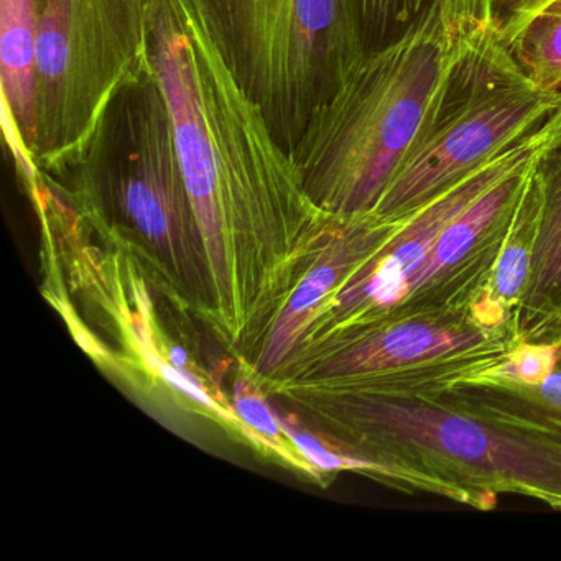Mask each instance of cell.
I'll return each instance as SVG.
<instances>
[{"mask_svg":"<svg viewBox=\"0 0 561 561\" xmlns=\"http://www.w3.org/2000/svg\"><path fill=\"white\" fill-rule=\"evenodd\" d=\"M149 55L208 255L209 331L252 367L343 219L308 195L226 61L202 0H150Z\"/></svg>","mask_w":561,"mask_h":561,"instance_id":"1","label":"cell"},{"mask_svg":"<svg viewBox=\"0 0 561 561\" xmlns=\"http://www.w3.org/2000/svg\"><path fill=\"white\" fill-rule=\"evenodd\" d=\"M324 438L468 492L478 511L499 494L561 511V410L530 387L461 382L430 396L288 390Z\"/></svg>","mask_w":561,"mask_h":561,"instance_id":"2","label":"cell"},{"mask_svg":"<svg viewBox=\"0 0 561 561\" xmlns=\"http://www.w3.org/2000/svg\"><path fill=\"white\" fill-rule=\"evenodd\" d=\"M55 180L93 231L209 330L208 255L152 61L117 91L80 159Z\"/></svg>","mask_w":561,"mask_h":561,"instance_id":"3","label":"cell"},{"mask_svg":"<svg viewBox=\"0 0 561 561\" xmlns=\"http://www.w3.org/2000/svg\"><path fill=\"white\" fill-rule=\"evenodd\" d=\"M462 48L433 2L402 37L356 61L291 153L321 209L341 219L373 215Z\"/></svg>","mask_w":561,"mask_h":561,"instance_id":"4","label":"cell"},{"mask_svg":"<svg viewBox=\"0 0 561 561\" xmlns=\"http://www.w3.org/2000/svg\"><path fill=\"white\" fill-rule=\"evenodd\" d=\"M226 61L294 153L366 54L351 0H202Z\"/></svg>","mask_w":561,"mask_h":561,"instance_id":"5","label":"cell"},{"mask_svg":"<svg viewBox=\"0 0 561 561\" xmlns=\"http://www.w3.org/2000/svg\"><path fill=\"white\" fill-rule=\"evenodd\" d=\"M561 94L535 87L494 28L462 48L373 215H412L537 130Z\"/></svg>","mask_w":561,"mask_h":561,"instance_id":"6","label":"cell"},{"mask_svg":"<svg viewBox=\"0 0 561 561\" xmlns=\"http://www.w3.org/2000/svg\"><path fill=\"white\" fill-rule=\"evenodd\" d=\"M150 0H41L34 162L64 175L117 91L146 70Z\"/></svg>","mask_w":561,"mask_h":561,"instance_id":"7","label":"cell"},{"mask_svg":"<svg viewBox=\"0 0 561 561\" xmlns=\"http://www.w3.org/2000/svg\"><path fill=\"white\" fill-rule=\"evenodd\" d=\"M520 334L478 308L379 321L341 337L290 379L267 383L288 390L416 397L443 392L504 359Z\"/></svg>","mask_w":561,"mask_h":561,"instance_id":"8","label":"cell"},{"mask_svg":"<svg viewBox=\"0 0 561 561\" xmlns=\"http://www.w3.org/2000/svg\"><path fill=\"white\" fill-rule=\"evenodd\" d=\"M548 146L550 136L541 124L530 136L412 213L399 232L314 313L294 353L272 380L295 376L341 337L383 320L405 297L410 280L443 231L495 183L530 163Z\"/></svg>","mask_w":561,"mask_h":561,"instance_id":"9","label":"cell"},{"mask_svg":"<svg viewBox=\"0 0 561 561\" xmlns=\"http://www.w3.org/2000/svg\"><path fill=\"white\" fill-rule=\"evenodd\" d=\"M535 160L495 183L443 231L405 297L383 320L474 307L491 282Z\"/></svg>","mask_w":561,"mask_h":561,"instance_id":"10","label":"cell"},{"mask_svg":"<svg viewBox=\"0 0 561 561\" xmlns=\"http://www.w3.org/2000/svg\"><path fill=\"white\" fill-rule=\"evenodd\" d=\"M410 215L399 219L376 215L343 219L327 251L311 265L288 297L275 320L254 366L248 367L259 383L274 376L290 357L314 313L340 290L341 285L374 257Z\"/></svg>","mask_w":561,"mask_h":561,"instance_id":"11","label":"cell"},{"mask_svg":"<svg viewBox=\"0 0 561 561\" xmlns=\"http://www.w3.org/2000/svg\"><path fill=\"white\" fill-rule=\"evenodd\" d=\"M41 0H0L2 126L21 179L38 172L37 45Z\"/></svg>","mask_w":561,"mask_h":561,"instance_id":"12","label":"cell"},{"mask_svg":"<svg viewBox=\"0 0 561 561\" xmlns=\"http://www.w3.org/2000/svg\"><path fill=\"white\" fill-rule=\"evenodd\" d=\"M541 216L530 284L517 317L527 343H561V140L538 156Z\"/></svg>","mask_w":561,"mask_h":561,"instance_id":"13","label":"cell"},{"mask_svg":"<svg viewBox=\"0 0 561 561\" xmlns=\"http://www.w3.org/2000/svg\"><path fill=\"white\" fill-rule=\"evenodd\" d=\"M535 163L525 183L524 193L518 202L507 238L502 245L497 264L492 272L491 282L482 294V298L492 308L515 324L530 284L535 242L540 228L541 183Z\"/></svg>","mask_w":561,"mask_h":561,"instance_id":"14","label":"cell"},{"mask_svg":"<svg viewBox=\"0 0 561 561\" xmlns=\"http://www.w3.org/2000/svg\"><path fill=\"white\" fill-rule=\"evenodd\" d=\"M507 48L535 87L561 94V0L538 12Z\"/></svg>","mask_w":561,"mask_h":561,"instance_id":"15","label":"cell"},{"mask_svg":"<svg viewBox=\"0 0 561 561\" xmlns=\"http://www.w3.org/2000/svg\"><path fill=\"white\" fill-rule=\"evenodd\" d=\"M248 376L241 373L234 383V396H232V409L241 420L242 425L251 433L252 443L261 446L265 453L278 456L287 465L300 469L310 478L321 481V476L301 458L300 453L291 445L290 439L282 430L277 410L265 400L264 390H261L257 380L249 373Z\"/></svg>","mask_w":561,"mask_h":561,"instance_id":"16","label":"cell"},{"mask_svg":"<svg viewBox=\"0 0 561 561\" xmlns=\"http://www.w3.org/2000/svg\"><path fill=\"white\" fill-rule=\"evenodd\" d=\"M435 0H351L366 51L402 37Z\"/></svg>","mask_w":561,"mask_h":561,"instance_id":"17","label":"cell"},{"mask_svg":"<svg viewBox=\"0 0 561 561\" xmlns=\"http://www.w3.org/2000/svg\"><path fill=\"white\" fill-rule=\"evenodd\" d=\"M561 359V343H527L522 341L494 366L466 382L502 383V386H538Z\"/></svg>","mask_w":561,"mask_h":561,"instance_id":"18","label":"cell"},{"mask_svg":"<svg viewBox=\"0 0 561 561\" xmlns=\"http://www.w3.org/2000/svg\"><path fill=\"white\" fill-rule=\"evenodd\" d=\"M446 31L456 44H469L472 38L491 31V0H435Z\"/></svg>","mask_w":561,"mask_h":561,"instance_id":"19","label":"cell"},{"mask_svg":"<svg viewBox=\"0 0 561 561\" xmlns=\"http://www.w3.org/2000/svg\"><path fill=\"white\" fill-rule=\"evenodd\" d=\"M553 0H491L492 27L505 45Z\"/></svg>","mask_w":561,"mask_h":561,"instance_id":"20","label":"cell"},{"mask_svg":"<svg viewBox=\"0 0 561 561\" xmlns=\"http://www.w3.org/2000/svg\"><path fill=\"white\" fill-rule=\"evenodd\" d=\"M543 127L547 129V133L550 134V146L561 140V101L560 104H558V110L545 121Z\"/></svg>","mask_w":561,"mask_h":561,"instance_id":"21","label":"cell"}]
</instances>
